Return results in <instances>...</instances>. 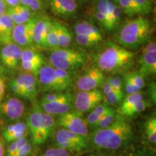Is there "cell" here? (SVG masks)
I'll return each mask as SVG.
<instances>
[{
    "instance_id": "cell-47",
    "label": "cell",
    "mask_w": 156,
    "mask_h": 156,
    "mask_svg": "<svg viewBox=\"0 0 156 156\" xmlns=\"http://www.w3.org/2000/svg\"><path fill=\"white\" fill-rule=\"evenodd\" d=\"M6 6L8 7H12L20 4V0H3Z\"/></svg>"
},
{
    "instance_id": "cell-15",
    "label": "cell",
    "mask_w": 156,
    "mask_h": 156,
    "mask_svg": "<svg viewBox=\"0 0 156 156\" xmlns=\"http://www.w3.org/2000/svg\"><path fill=\"white\" fill-rule=\"evenodd\" d=\"M2 112L10 120H17L23 116L25 112L24 103L15 97H9L1 103Z\"/></svg>"
},
{
    "instance_id": "cell-6",
    "label": "cell",
    "mask_w": 156,
    "mask_h": 156,
    "mask_svg": "<svg viewBox=\"0 0 156 156\" xmlns=\"http://www.w3.org/2000/svg\"><path fill=\"white\" fill-rule=\"evenodd\" d=\"M9 87L15 95L33 100L38 93V82L33 74L24 73L10 82Z\"/></svg>"
},
{
    "instance_id": "cell-25",
    "label": "cell",
    "mask_w": 156,
    "mask_h": 156,
    "mask_svg": "<svg viewBox=\"0 0 156 156\" xmlns=\"http://www.w3.org/2000/svg\"><path fill=\"white\" fill-rule=\"evenodd\" d=\"M20 62H37L44 64V57L38 51L32 48L23 49Z\"/></svg>"
},
{
    "instance_id": "cell-11",
    "label": "cell",
    "mask_w": 156,
    "mask_h": 156,
    "mask_svg": "<svg viewBox=\"0 0 156 156\" xmlns=\"http://www.w3.org/2000/svg\"><path fill=\"white\" fill-rule=\"evenodd\" d=\"M105 81L103 72L98 67H93L80 76L76 82V87L80 91H89L98 89Z\"/></svg>"
},
{
    "instance_id": "cell-29",
    "label": "cell",
    "mask_w": 156,
    "mask_h": 156,
    "mask_svg": "<svg viewBox=\"0 0 156 156\" xmlns=\"http://www.w3.org/2000/svg\"><path fill=\"white\" fill-rule=\"evenodd\" d=\"M75 40L76 42L82 46L90 47V46H95V45L99 44L103 39L96 38V37L86 36V35L76 34Z\"/></svg>"
},
{
    "instance_id": "cell-46",
    "label": "cell",
    "mask_w": 156,
    "mask_h": 156,
    "mask_svg": "<svg viewBox=\"0 0 156 156\" xmlns=\"http://www.w3.org/2000/svg\"><path fill=\"white\" fill-rule=\"evenodd\" d=\"M102 87H103V94L105 95V94H107V93H110L111 91H112L113 90V87H112V85H110L108 83V81L107 80H105L103 82V85H102Z\"/></svg>"
},
{
    "instance_id": "cell-36",
    "label": "cell",
    "mask_w": 156,
    "mask_h": 156,
    "mask_svg": "<svg viewBox=\"0 0 156 156\" xmlns=\"http://www.w3.org/2000/svg\"><path fill=\"white\" fill-rule=\"evenodd\" d=\"M41 156H71V155L67 150L58 147H54L46 149Z\"/></svg>"
},
{
    "instance_id": "cell-27",
    "label": "cell",
    "mask_w": 156,
    "mask_h": 156,
    "mask_svg": "<svg viewBox=\"0 0 156 156\" xmlns=\"http://www.w3.org/2000/svg\"><path fill=\"white\" fill-rule=\"evenodd\" d=\"M142 99H143V95H142V93H140V91L136 93L127 95V96L125 98L123 99L122 102V105H121L119 109L120 114H122V113L126 112V110L135 106L136 103L142 100Z\"/></svg>"
},
{
    "instance_id": "cell-18",
    "label": "cell",
    "mask_w": 156,
    "mask_h": 156,
    "mask_svg": "<svg viewBox=\"0 0 156 156\" xmlns=\"http://www.w3.org/2000/svg\"><path fill=\"white\" fill-rule=\"evenodd\" d=\"M28 133V128L27 124L24 122H17L6 126L2 136L6 142H10L26 136Z\"/></svg>"
},
{
    "instance_id": "cell-30",
    "label": "cell",
    "mask_w": 156,
    "mask_h": 156,
    "mask_svg": "<svg viewBox=\"0 0 156 156\" xmlns=\"http://www.w3.org/2000/svg\"><path fill=\"white\" fill-rule=\"evenodd\" d=\"M28 138L26 136L15 140V141L10 142L8 146H7V149H6L5 156H13L23 145L28 143Z\"/></svg>"
},
{
    "instance_id": "cell-5",
    "label": "cell",
    "mask_w": 156,
    "mask_h": 156,
    "mask_svg": "<svg viewBox=\"0 0 156 156\" xmlns=\"http://www.w3.org/2000/svg\"><path fill=\"white\" fill-rule=\"evenodd\" d=\"M86 60L85 53L68 48L54 50L49 56L51 66L71 72L83 67Z\"/></svg>"
},
{
    "instance_id": "cell-19",
    "label": "cell",
    "mask_w": 156,
    "mask_h": 156,
    "mask_svg": "<svg viewBox=\"0 0 156 156\" xmlns=\"http://www.w3.org/2000/svg\"><path fill=\"white\" fill-rule=\"evenodd\" d=\"M6 12L9 15L15 25L28 22L34 16L33 12L26 6L20 4L12 7H9Z\"/></svg>"
},
{
    "instance_id": "cell-9",
    "label": "cell",
    "mask_w": 156,
    "mask_h": 156,
    "mask_svg": "<svg viewBox=\"0 0 156 156\" xmlns=\"http://www.w3.org/2000/svg\"><path fill=\"white\" fill-rule=\"evenodd\" d=\"M58 124L64 129L85 136L88 134L87 124L80 116V112H69L59 115Z\"/></svg>"
},
{
    "instance_id": "cell-32",
    "label": "cell",
    "mask_w": 156,
    "mask_h": 156,
    "mask_svg": "<svg viewBox=\"0 0 156 156\" xmlns=\"http://www.w3.org/2000/svg\"><path fill=\"white\" fill-rule=\"evenodd\" d=\"M117 115L115 111L112 108L108 111L106 114L101 116V119L98 124H97L96 127L98 129H104L112 124L114 121L116 119Z\"/></svg>"
},
{
    "instance_id": "cell-43",
    "label": "cell",
    "mask_w": 156,
    "mask_h": 156,
    "mask_svg": "<svg viewBox=\"0 0 156 156\" xmlns=\"http://www.w3.org/2000/svg\"><path fill=\"white\" fill-rule=\"evenodd\" d=\"M101 119V116H98V115L95 114L93 111H92V112L88 114V116H87L86 122L87 124H90V126L96 127L97 124H98L99 122H100Z\"/></svg>"
},
{
    "instance_id": "cell-13",
    "label": "cell",
    "mask_w": 156,
    "mask_h": 156,
    "mask_svg": "<svg viewBox=\"0 0 156 156\" xmlns=\"http://www.w3.org/2000/svg\"><path fill=\"white\" fill-rule=\"evenodd\" d=\"M23 48L14 42L4 45L0 50V61L4 67L8 69H15L21 61Z\"/></svg>"
},
{
    "instance_id": "cell-33",
    "label": "cell",
    "mask_w": 156,
    "mask_h": 156,
    "mask_svg": "<svg viewBox=\"0 0 156 156\" xmlns=\"http://www.w3.org/2000/svg\"><path fill=\"white\" fill-rule=\"evenodd\" d=\"M148 106V103L147 101L142 99L140 101H139L135 106H134L133 107H132L131 108L128 109L126 110V112H124V113H122V115L124 116H127V117H132L134 116H135L136 114H139L140 113H141L142 112L145 110L146 108H147Z\"/></svg>"
},
{
    "instance_id": "cell-44",
    "label": "cell",
    "mask_w": 156,
    "mask_h": 156,
    "mask_svg": "<svg viewBox=\"0 0 156 156\" xmlns=\"http://www.w3.org/2000/svg\"><path fill=\"white\" fill-rule=\"evenodd\" d=\"M156 51V44L155 42H151L147 44L143 48L142 52H155Z\"/></svg>"
},
{
    "instance_id": "cell-51",
    "label": "cell",
    "mask_w": 156,
    "mask_h": 156,
    "mask_svg": "<svg viewBox=\"0 0 156 156\" xmlns=\"http://www.w3.org/2000/svg\"><path fill=\"white\" fill-rule=\"evenodd\" d=\"M5 67H4L2 64H0V77L5 75Z\"/></svg>"
},
{
    "instance_id": "cell-39",
    "label": "cell",
    "mask_w": 156,
    "mask_h": 156,
    "mask_svg": "<svg viewBox=\"0 0 156 156\" xmlns=\"http://www.w3.org/2000/svg\"><path fill=\"white\" fill-rule=\"evenodd\" d=\"M20 4L28 7L34 12H38L41 9L43 0H20Z\"/></svg>"
},
{
    "instance_id": "cell-42",
    "label": "cell",
    "mask_w": 156,
    "mask_h": 156,
    "mask_svg": "<svg viewBox=\"0 0 156 156\" xmlns=\"http://www.w3.org/2000/svg\"><path fill=\"white\" fill-rule=\"evenodd\" d=\"M33 151V145L30 142L23 145L13 156H29Z\"/></svg>"
},
{
    "instance_id": "cell-35",
    "label": "cell",
    "mask_w": 156,
    "mask_h": 156,
    "mask_svg": "<svg viewBox=\"0 0 156 156\" xmlns=\"http://www.w3.org/2000/svg\"><path fill=\"white\" fill-rule=\"evenodd\" d=\"M129 78L131 80V81L133 83L136 87H138L141 90L145 86V80H144L143 76L139 73V71H134L132 73H129L126 74Z\"/></svg>"
},
{
    "instance_id": "cell-45",
    "label": "cell",
    "mask_w": 156,
    "mask_h": 156,
    "mask_svg": "<svg viewBox=\"0 0 156 156\" xmlns=\"http://www.w3.org/2000/svg\"><path fill=\"white\" fill-rule=\"evenodd\" d=\"M5 89H6V84L5 80L2 77H0V102L2 100L4 95L5 93Z\"/></svg>"
},
{
    "instance_id": "cell-21",
    "label": "cell",
    "mask_w": 156,
    "mask_h": 156,
    "mask_svg": "<svg viewBox=\"0 0 156 156\" xmlns=\"http://www.w3.org/2000/svg\"><path fill=\"white\" fill-rule=\"evenodd\" d=\"M15 25L7 12L0 15V44L5 45L12 42V33Z\"/></svg>"
},
{
    "instance_id": "cell-50",
    "label": "cell",
    "mask_w": 156,
    "mask_h": 156,
    "mask_svg": "<svg viewBox=\"0 0 156 156\" xmlns=\"http://www.w3.org/2000/svg\"><path fill=\"white\" fill-rule=\"evenodd\" d=\"M5 150L4 146V142L2 140L0 139V156H5Z\"/></svg>"
},
{
    "instance_id": "cell-4",
    "label": "cell",
    "mask_w": 156,
    "mask_h": 156,
    "mask_svg": "<svg viewBox=\"0 0 156 156\" xmlns=\"http://www.w3.org/2000/svg\"><path fill=\"white\" fill-rule=\"evenodd\" d=\"M55 124L53 116L36 107L30 112L27 119L28 132L36 145H42L47 141Z\"/></svg>"
},
{
    "instance_id": "cell-7",
    "label": "cell",
    "mask_w": 156,
    "mask_h": 156,
    "mask_svg": "<svg viewBox=\"0 0 156 156\" xmlns=\"http://www.w3.org/2000/svg\"><path fill=\"white\" fill-rule=\"evenodd\" d=\"M55 142L56 147L63 148L68 151H80L87 146L85 136L73 133L63 128L56 132Z\"/></svg>"
},
{
    "instance_id": "cell-8",
    "label": "cell",
    "mask_w": 156,
    "mask_h": 156,
    "mask_svg": "<svg viewBox=\"0 0 156 156\" xmlns=\"http://www.w3.org/2000/svg\"><path fill=\"white\" fill-rule=\"evenodd\" d=\"M38 85L45 91L62 92L67 89L55 73L54 67L51 65H43L37 76Z\"/></svg>"
},
{
    "instance_id": "cell-40",
    "label": "cell",
    "mask_w": 156,
    "mask_h": 156,
    "mask_svg": "<svg viewBox=\"0 0 156 156\" xmlns=\"http://www.w3.org/2000/svg\"><path fill=\"white\" fill-rule=\"evenodd\" d=\"M106 80L115 90L123 92V81L120 77H109Z\"/></svg>"
},
{
    "instance_id": "cell-16",
    "label": "cell",
    "mask_w": 156,
    "mask_h": 156,
    "mask_svg": "<svg viewBox=\"0 0 156 156\" xmlns=\"http://www.w3.org/2000/svg\"><path fill=\"white\" fill-rule=\"evenodd\" d=\"M49 6L54 15L64 18L73 16L77 9L76 0H49Z\"/></svg>"
},
{
    "instance_id": "cell-41",
    "label": "cell",
    "mask_w": 156,
    "mask_h": 156,
    "mask_svg": "<svg viewBox=\"0 0 156 156\" xmlns=\"http://www.w3.org/2000/svg\"><path fill=\"white\" fill-rule=\"evenodd\" d=\"M112 107H110L106 103H99L98 104L96 105L94 108H93V111L98 116H101L102 115L105 114L108 111L110 110Z\"/></svg>"
},
{
    "instance_id": "cell-24",
    "label": "cell",
    "mask_w": 156,
    "mask_h": 156,
    "mask_svg": "<svg viewBox=\"0 0 156 156\" xmlns=\"http://www.w3.org/2000/svg\"><path fill=\"white\" fill-rule=\"evenodd\" d=\"M44 48L49 50H56L58 48V36H57V27H56V21L52 20V24L50 30L48 31L45 41Z\"/></svg>"
},
{
    "instance_id": "cell-31",
    "label": "cell",
    "mask_w": 156,
    "mask_h": 156,
    "mask_svg": "<svg viewBox=\"0 0 156 156\" xmlns=\"http://www.w3.org/2000/svg\"><path fill=\"white\" fill-rule=\"evenodd\" d=\"M103 98H105L106 103L108 105L115 106L120 104L124 99V92L113 90L110 93L103 95Z\"/></svg>"
},
{
    "instance_id": "cell-34",
    "label": "cell",
    "mask_w": 156,
    "mask_h": 156,
    "mask_svg": "<svg viewBox=\"0 0 156 156\" xmlns=\"http://www.w3.org/2000/svg\"><path fill=\"white\" fill-rule=\"evenodd\" d=\"M138 15H147L152 9L151 0H134Z\"/></svg>"
},
{
    "instance_id": "cell-12",
    "label": "cell",
    "mask_w": 156,
    "mask_h": 156,
    "mask_svg": "<svg viewBox=\"0 0 156 156\" xmlns=\"http://www.w3.org/2000/svg\"><path fill=\"white\" fill-rule=\"evenodd\" d=\"M37 17H33L28 22L15 25L12 33V42L20 46H28L33 45V30Z\"/></svg>"
},
{
    "instance_id": "cell-10",
    "label": "cell",
    "mask_w": 156,
    "mask_h": 156,
    "mask_svg": "<svg viewBox=\"0 0 156 156\" xmlns=\"http://www.w3.org/2000/svg\"><path fill=\"white\" fill-rule=\"evenodd\" d=\"M103 99V93L98 89L89 91H80L75 95L74 105L78 112H87L93 110Z\"/></svg>"
},
{
    "instance_id": "cell-48",
    "label": "cell",
    "mask_w": 156,
    "mask_h": 156,
    "mask_svg": "<svg viewBox=\"0 0 156 156\" xmlns=\"http://www.w3.org/2000/svg\"><path fill=\"white\" fill-rule=\"evenodd\" d=\"M7 7L6 5L4 2L3 0H0V15L5 14V13L7 12Z\"/></svg>"
},
{
    "instance_id": "cell-2",
    "label": "cell",
    "mask_w": 156,
    "mask_h": 156,
    "mask_svg": "<svg viewBox=\"0 0 156 156\" xmlns=\"http://www.w3.org/2000/svg\"><path fill=\"white\" fill-rule=\"evenodd\" d=\"M134 57V52L114 43H109L98 55V67L105 73H121L133 65Z\"/></svg>"
},
{
    "instance_id": "cell-54",
    "label": "cell",
    "mask_w": 156,
    "mask_h": 156,
    "mask_svg": "<svg viewBox=\"0 0 156 156\" xmlns=\"http://www.w3.org/2000/svg\"><path fill=\"white\" fill-rule=\"evenodd\" d=\"M128 1H129V2H134V0H128Z\"/></svg>"
},
{
    "instance_id": "cell-22",
    "label": "cell",
    "mask_w": 156,
    "mask_h": 156,
    "mask_svg": "<svg viewBox=\"0 0 156 156\" xmlns=\"http://www.w3.org/2000/svg\"><path fill=\"white\" fill-rule=\"evenodd\" d=\"M75 34L86 35V36L103 39L102 35L99 29L93 23L87 22V21H83V22L77 23L75 26Z\"/></svg>"
},
{
    "instance_id": "cell-28",
    "label": "cell",
    "mask_w": 156,
    "mask_h": 156,
    "mask_svg": "<svg viewBox=\"0 0 156 156\" xmlns=\"http://www.w3.org/2000/svg\"><path fill=\"white\" fill-rule=\"evenodd\" d=\"M114 2L120 7L122 12L129 16H134L138 15L134 2H129L128 0H114Z\"/></svg>"
},
{
    "instance_id": "cell-26",
    "label": "cell",
    "mask_w": 156,
    "mask_h": 156,
    "mask_svg": "<svg viewBox=\"0 0 156 156\" xmlns=\"http://www.w3.org/2000/svg\"><path fill=\"white\" fill-rule=\"evenodd\" d=\"M146 139L150 143L155 145L156 142V116L154 114L146 121L145 124Z\"/></svg>"
},
{
    "instance_id": "cell-20",
    "label": "cell",
    "mask_w": 156,
    "mask_h": 156,
    "mask_svg": "<svg viewBox=\"0 0 156 156\" xmlns=\"http://www.w3.org/2000/svg\"><path fill=\"white\" fill-rule=\"evenodd\" d=\"M139 73L144 77L155 75L156 73V51L142 52L140 59Z\"/></svg>"
},
{
    "instance_id": "cell-3",
    "label": "cell",
    "mask_w": 156,
    "mask_h": 156,
    "mask_svg": "<svg viewBox=\"0 0 156 156\" xmlns=\"http://www.w3.org/2000/svg\"><path fill=\"white\" fill-rule=\"evenodd\" d=\"M151 34L149 20L143 17H139L128 21L119 31L117 41L125 48H136L148 41Z\"/></svg>"
},
{
    "instance_id": "cell-23",
    "label": "cell",
    "mask_w": 156,
    "mask_h": 156,
    "mask_svg": "<svg viewBox=\"0 0 156 156\" xmlns=\"http://www.w3.org/2000/svg\"><path fill=\"white\" fill-rule=\"evenodd\" d=\"M56 27H57L58 48H68L73 40L71 32L65 25L61 24L58 21H56Z\"/></svg>"
},
{
    "instance_id": "cell-37",
    "label": "cell",
    "mask_w": 156,
    "mask_h": 156,
    "mask_svg": "<svg viewBox=\"0 0 156 156\" xmlns=\"http://www.w3.org/2000/svg\"><path fill=\"white\" fill-rule=\"evenodd\" d=\"M70 94L67 93L62 92H54L46 94L42 97V102H53V101L61 100V99L65 98L66 97L69 96Z\"/></svg>"
},
{
    "instance_id": "cell-38",
    "label": "cell",
    "mask_w": 156,
    "mask_h": 156,
    "mask_svg": "<svg viewBox=\"0 0 156 156\" xmlns=\"http://www.w3.org/2000/svg\"><path fill=\"white\" fill-rule=\"evenodd\" d=\"M123 87H124L126 93L127 94H132V93H136L140 92V89L136 87L134 84L131 81V80L129 78L126 74L124 76V80H123Z\"/></svg>"
},
{
    "instance_id": "cell-53",
    "label": "cell",
    "mask_w": 156,
    "mask_h": 156,
    "mask_svg": "<svg viewBox=\"0 0 156 156\" xmlns=\"http://www.w3.org/2000/svg\"><path fill=\"white\" fill-rule=\"evenodd\" d=\"M133 156H147V155H144V154L138 153V154H136V155H134Z\"/></svg>"
},
{
    "instance_id": "cell-52",
    "label": "cell",
    "mask_w": 156,
    "mask_h": 156,
    "mask_svg": "<svg viewBox=\"0 0 156 156\" xmlns=\"http://www.w3.org/2000/svg\"><path fill=\"white\" fill-rule=\"evenodd\" d=\"M86 156H107L105 154H101V153H93V154H90Z\"/></svg>"
},
{
    "instance_id": "cell-17",
    "label": "cell",
    "mask_w": 156,
    "mask_h": 156,
    "mask_svg": "<svg viewBox=\"0 0 156 156\" xmlns=\"http://www.w3.org/2000/svg\"><path fill=\"white\" fill-rule=\"evenodd\" d=\"M72 95L66 97L61 100L53 102H42L41 101L40 108L43 112L50 115H62L70 112L72 108Z\"/></svg>"
},
{
    "instance_id": "cell-49",
    "label": "cell",
    "mask_w": 156,
    "mask_h": 156,
    "mask_svg": "<svg viewBox=\"0 0 156 156\" xmlns=\"http://www.w3.org/2000/svg\"><path fill=\"white\" fill-rule=\"evenodd\" d=\"M151 98L154 101V103L155 102V83H153L151 85Z\"/></svg>"
},
{
    "instance_id": "cell-14",
    "label": "cell",
    "mask_w": 156,
    "mask_h": 156,
    "mask_svg": "<svg viewBox=\"0 0 156 156\" xmlns=\"http://www.w3.org/2000/svg\"><path fill=\"white\" fill-rule=\"evenodd\" d=\"M52 24V20L47 16L38 17L33 30V44L37 48H44L45 41Z\"/></svg>"
},
{
    "instance_id": "cell-1",
    "label": "cell",
    "mask_w": 156,
    "mask_h": 156,
    "mask_svg": "<svg viewBox=\"0 0 156 156\" xmlns=\"http://www.w3.org/2000/svg\"><path fill=\"white\" fill-rule=\"evenodd\" d=\"M132 129L124 117L117 115L111 125L98 129L93 134L92 141L95 147L105 150H117L126 145L132 139Z\"/></svg>"
}]
</instances>
